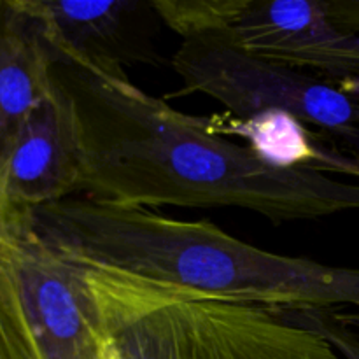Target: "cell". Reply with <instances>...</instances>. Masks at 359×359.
Instances as JSON below:
<instances>
[{"label": "cell", "instance_id": "6da1fadb", "mask_svg": "<svg viewBox=\"0 0 359 359\" xmlns=\"http://www.w3.org/2000/svg\"><path fill=\"white\" fill-rule=\"evenodd\" d=\"M83 153L77 196L126 207H233L273 224L359 210V182L269 160L130 79L56 63Z\"/></svg>", "mask_w": 359, "mask_h": 359}, {"label": "cell", "instance_id": "7a4b0ae2", "mask_svg": "<svg viewBox=\"0 0 359 359\" xmlns=\"http://www.w3.org/2000/svg\"><path fill=\"white\" fill-rule=\"evenodd\" d=\"M41 241L84 269L125 273L214 300L290 311L359 309V269L277 255L209 219L70 196L30 209Z\"/></svg>", "mask_w": 359, "mask_h": 359}, {"label": "cell", "instance_id": "3957f363", "mask_svg": "<svg viewBox=\"0 0 359 359\" xmlns=\"http://www.w3.org/2000/svg\"><path fill=\"white\" fill-rule=\"evenodd\" d=\"M77 269L121 359H339L305 311L297 318L290 309L214 300L111 270Z\"/></svg>", "mask_w": 359, "mask_h": 359}, {"label": "cell", "instance_id": "277c9868", "mask_svg": "<svg viewBox=\"0 0 359 359\" xmlns=\"http://www.w3.org/2000/svg\"><path fill=\"white\" fill-rule=\"evenodd\" d=\"M172 67L184 83L182 93L207 95L244 119L287 116L359 151L358 102L342 84L259 58L226 37L186 39Z\"/></svg>", "mask_w": 359, "mask_h": 359}, {"label": "cell", "instance_id": "5b68a950", "mask_svg": "<svg viewBox=\"0 0 359 359\" xmlns=\"http://www.w3.org/2000/svg\"><path fill=\"white\" fill-rule=\"evenodd\" d=\"M0 314L27 359H107L83 272L35 235L0 256Z\"/></svg>", "mask_w": 359, "mask_h": 359}, {"label": "cell", "instance_id": "8992f818", "mask_svg": "<svg viewBox=\"0 0 359 359\" xmlns=\"http://www.w3.org/2000/svg\"><path fill=\"white\" fill-rule=\"evenodd\" d=\"M226 39L311 76L359 83V34L335 23L325 0H244Z\"/></svg>", "mask_w": 359, "mask_h": 359}, {"label": "cell", "instance_id": "52a82bcc", "mask_svg": "<svg viewBox=\"0 0 359 359\" xmlns=\"http://www.w3.org/2000/svg\"><path fill=\"white\" fill-rule=\"evenodd\" d=\"M34 21L58 63L111 79H128L125 67L149 60L139 41V11L133 0H14Z\"/></svg>", "mask_w": 359, "mask_h": 359}, {"label": "cell", "instance_id": "ba28073f", "mask_svg": "<svg viewBox=\"0 0 359 359\" xmlns=\"http://www.w3.org/2000/svg\"><path fill=\"white\" fill-rule=\"evenodd\" d=\"M0 177L23 209L77 196L83 181V153L72 104L60 84L14 135L0 160Z\"/></svg>", "mask_w": 359, "mask_h": 359}, {"label": "cell", "instance_id": "9c48e42d", "mask_svg": "<svg viewBox=\"0 0 359 359\" xmlns=\"http://www.w3.org/2000/svg\"><path fill=\"white\" fill-rule=\"evenodd\" d=\"M0 21V160L30 112L51 93L55 53L14 0Z\"/></svg>", "mask_w": 359, "mask_h": 359}, {"label": "cell", "instance_id": "30bf717a", "mask_svg": "<svg viewBox=\"0 0 359 359\" xmlns=\"http://www.w3.org/2000/svg\"><path fill=\"white\" fill-rule=\"evenodd\" d=\"M244 0H153L154 14L182 41L228 37Z\"/></svg>", "mask_w": 359, "mask_h": 359}, {"label": "cell", "instance_id": "8fae6325", "mask_svg": "<svg viewBox=\"0 0 359 359\" xmlns=\"http://www.w3.org/2000/svg\"><path fill=\"white\" fill-rule=\"evenodd\" d=\"M30 228V209L18 205L0 177V256L9 251Z\"/></svg>", "mask_w": 359, "mask_h": 359}, {"label": "cell", "instance_id": "7c38bea8", "mask_svg": "<svg viewBox=\"0 0 359 359\" xmlns=\"http://www.w3.org/2000/svg\"><path fill=\"white\" fill-rule=\"evenodd\" d=\"M328 14L335 23L359 34V0H325Z\"/></svg>", "mask_w": 359, "mask_h": 359}, {"label": "cell", "instance_id": "4fadbf2b", "mask_svg": "<svg viewBox=\"0 0 359 359\" xmlns=\"http://www.w3.org/2000/svg\"><path fill=\"white\" fill-rule=\"evenodd\" d=\"M0 359H27L0 314Z\"/></svg>", "mask_w": 359, "mask_h": 359}, {"label": "cell", "instance_id": "5bb4252c", "mask_svg": "<svg viewBox=\"0 0 359 359\" xmlns=\"http://www.w3.org/2000/svg\"><path fill=\"white\" fill-rule=\"evenodd\" d=\"M342 86L346 88V90L349 91L354 98H356L358 107H359V83H347V84H342Z\"/></svg>", "mask_w": 359, "mask_h": 359}, {"label": "cell", "instance_id": "9a60e30c", "mask_svg": "<svg viewBox=\"0 0 359 359\" xmlns=\"http://www.w3.org/2000/svg\"><path fill=\"white\" fill-rule=\"evenodd\" d=\"M7 6H9V4H7V0H0V21H2L4 16H6Z\"/></svg>", "mask_w": 359, "mask_h": 359}, {"label": "cell", "instance_id": "2e32d148", "mask_svg": "<svg viewBox=\"0 0 359 359\" xmlns=\"http://www.w3.org/2000/svg\"><path fill=\"white\" fill-rule=\"evenodd\" d=\"M107 359H121V358H119V354L116 353V349L112 347L111 342H109V356H107Z\"/></svg>", "mask_w": 359, "mask_h": 359}]
</instances>
